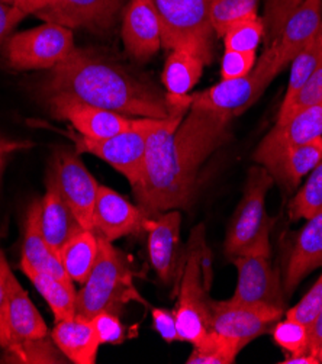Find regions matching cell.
<instances>
[{
  "label": "cell",
  "mask_w": 322,
  "mask_h": 364,
  "mask_svg": "<svg viewBox=\"0 0 322 364\" xmlns=\"http://www.w3.org/2000/svg\"><path fill=\"white\" fill-rule=\"evenodd\" d=\"M231 117L190 107L160 121L149 138L144 168L132 188L139 208L150 216L188 208L199 170L230 138Z\"/></svg>",
  "instance_id": "cell-1"
},
{
  "label": "cell",
  "mask_w": 322,
  "mask_h": 364,
  "mask_svg": "<svg viewBox=\"0 0 322 364\" xmlns=\"http://www.w3.org/2000/svg\"><path fill=\"white\" fill-rule=\"evenodd\" d=\"M45 97L67 95L92 106L131 118L168 119L177 114L167 95L151 82L96 51L76 48L50 70L43 85Z\"/></svg>",
  "instance_id": "cell-2"
},
{
  "label": "cell",
  "mask_w": 322,
  "mask_h": 364,
  "mask_svg": "<svg viewBox=\"0 0 322 364\" xmlns=\"http://www.w3.org/2000/svg\"><path fill=\"white\" fill-rule=\"evenodd\" d=\"M274 180L260 164L248 170L242 198L231 218L225 238V254L270 257V232L274 218L266 212V199Z\"/></svg>",
  "instance_id": "cell-3"
},
{
  "label": "cell",
  "mask_w": 322,
  "mask_h": 364,
  "mask_svg": "<svg viewBox=\"0 0 322 364\" xmlns=\"http://www.w3.org/2000/svg\"><path fill=\"white\" fill-rule=\"evenodd\" d=\"M129 299H139V296L132 287L127 260L111 241L99 237L96 263L77 292L76 316L92 319L103 311L118 314Z\"/></svg>",
  "instance_id": "cell-4"
},
{
  "label": "cell",
  "mask_w": 322,
  "mask_h": 364,
  "mask_svg": "<svg viewBox=\"0 0 322 364\" xmlns=\"http://www.w3.org/2000/svg\"><path fill=\"white\" fill-rule=\"evenodd\" d=\"M202 227L192 232L182 270L177 308L174 309L178 340L199 344L210 333V299L203 274L205 240Z\"/></svg>",
  "instance_id": "cell-5"
},
{
  "label": "cell",
  "mask_w": 322,
  "mask_h": 364,
  "mask_svg": "<svg viewBox=\"0 0 322 364\" xmlns=\"http://www.w3.org/2000/svg\"><path fill=\"white\" fill-rule=\"evenodd\" d=\"M279 73L276 51L273 47H266L263 55L248 75L221 80L218 85L192 95L190 107L206 109L235 118L259 100Z\"/></svg>",
  "instance_id": "cell-6"
},
{
  "label": "cell",
  "mask_w": 322,
  "mask_h": 364,
  "mask_svg": "<svg viewBox=\"0 0 322 364\" xmlns=\"http://www.w3.org/2000/svg\"><path fill=\"white\" fill-rule=\"evenodd\" d=\"M163 119L132 118L131 125L109 138L95 139L86 136H73L76 150L89 153L118 170L127 177L131 188H134L144 168L149 138Z\"/></svg>",
  "instance_id": "cell-7"
},
{
  "label": "cell",
  "mask_w": 322,
  "mask_h": 364,
  "mask_svg": "<svg viewBox=\"0 0 322 364\" xmlns=\"http://www.w3.org/2000/svg\"><path fill=\"white\" fill-rule=\"evenodd\" d=\"M161 25V43L167 50L190 46L212 60L213 28L209 0H153Z\"/></svg>",
  "instance_id": "cell-8"
},
{
  "label": "cell",
  "mask_w": 322,
  "mask_h": 364,
  "mask_svg": "<svg viewBox=\"0 0 322 364\" xmlns=\"http://www.w3.org/2000/svg\"><path fill=\"white\" fill-rule=\"evenodd\" d=\"M77 47L73 29L44 22V25L12 35L6 40V57L16 70H51Z\"/></svg>",
  "instance_id": "cell-9"
},
{
  "label": "cell",
  "mask_w": 322,
  "mask_h": 364,
  "mask_svg": "<svg viewBox=\"0 0 322 364\" xmlns=\"http://www.w3.org/2000/svg\"><path fill=\"white\" fill-rule=\"evenodd\" d=\"M79 154L77 150L57 149L51 157L48 173L54 177L63 199L79 224L85 230H93V209L100 185Z\"/></svg>",
  "instance_id": "cell-10"
},
{
  "label": "cell",
  "mask_w": 322,
  "mask_h": 364,
  "mask_svg": "<svg viewBox=\"0 0 322 364\" xmlns=\"http://www.w3.org/2000/svg\"><path fill=\"white\" fill-rule=\"evenodd\" d=\"M281 315L283 309L274 306L210 301V331L245 347L270 333Z\"/></svg>",
  "instance_id": "cell-11"
},
{
  "label": "cell",
  "mask_w": 322,
  "mask_h": 364,
  "mask_svg": "<svg viewBox=\"0 0 322 364\" xmlns=\"http://www.w3.org/2000/svg\"><path fill=\"white\" fill-rule=\"evenodd\" d=\"M129 0H51L35 16L70 29L103 32L114 26Z\"/></svg>",
  "instance_id": "cell-12"
},
{
  "label": "cell",
  "mask_w": 322,
  "mask_h": 364,
  "mask_svg": "<svg viewBox=\"0 0 322 364\" xmlns=\"http://www.w3.org/2000/svg\"><path fill=\"white\" fill-rule=\"evenodd\" d=\"M238 272V282L231 302L245 305H267L283 309L284 292L279 273L273 269L270 257L240 256L232 257Z\"/></svg>",
  "instance_id": "cell-13"
},
{
  "label": "cell",
  "mask_w": 322,
  "mask_h": 364,
  "mask_svg": "<svg viewBox=\"0 0 322 364\" xmlns=\"http://www.w3.org/2000/svg\"><path fill=\"white\" fill-rule=\"evenodd\" d=\"M47 100L54 118L68 121L79 135L86 138L103 139L114 136L125 131L132 122L131 117L87 105L67 95L50 96Z\"/></svg>",
  "instance_id": "cell-14"
},
{
  "label": "cell",
  "mask_w": 322,
  "mask_h": 364,
  "mask_svg": "<svg viewBox=\"0 0 322 364\" xmlns=\"http://www.w3.org/2000/svg\"><path fill=\"white\" fill-rule=\"evenodd\" d=\"M149 218L147 212L134 206L115 191L99 186L93 209V230L99 237L112 242L134 232L144 231Z\"/></svg>",
  "instance_id": "cell-15"
},
{
  "label": "cell",
  "mask_w": 322,
  "mask_h": 364,
  "mask_svg": "<svg viewBox=\"0 0 322 364\" xmlns=\"http://www.w3.org/2000/svg\"><path fill=\"white\" fill-rule=\"evenodd\" d=\"M182 213L177 209L150 216L144 231L149 232V254L153 269L164 283L176 282L181 273L178 237Z\"/></svg>",
  "instance_id": "cell-16"
},
{
  "label": "cell",
  "mask_w": 322,
  "mask_h": 364,
  "mask_svg": "<svg viewBox=\"0 0 322 364\" xmlns=\"http://www.w3.org/2000/svg\"><path fill=\"white\" fill-rule=\"evenodd\" d=\"M122 41L135 60L147 61L163 47L153 0H129L122 12Z\"/></svg>",
  "instance_id": "cell-17"
},
{
  "label": "cell",
  "mask_w": 322,
  "mask_h": 364,
  "mask_svg": "<svg viewBox=\"0 0 322 364\" xmlns=\"http://www.w3.org/2000/svg\"><path fill=\"white\" fill-rule=\"evenodd\" d=\"M319 136H322V103L298 112L280 125H274L259 144L253 159L264 167L289 147Z\"/></svg>",
  "instance_id": "cell-18"
},
{
  "label": "cell",
  "mask_w": 322,
  "mask_h": 364,
  "mask_svg": "<svg viewBox=\"0 0 322 364\" xmlns=\"http://www.w3.org/2000/svg\"><path fill=\"white\" fill-rule=\"evenodd\" d=\"M208 63L210 58L195 47L185 46L171 50L163 70V85L176 111H188L190 107V95L188 93L199 82Z\"/></svg>",
  "instance_id": "cell-19"
},
{
  "label": "cell",
  "mask_w": 322,
  "mask_h": 364,
  "mask_svg": "<svg viewBox=\"0 0 322 364\" xmlns=\"http://www.w3.org/2000/svg\"><path fill=\"white\" fill-rule=\"evenodd\" d=\"M322 26V0H304L283 25L276 41L269 46L276 51L277 68L281 71L302 51Z\"/></svg>",
  "instance_id": "cell-20"
},
{
  "label": "cell",
  "mask_w": 322,
  "mask_h": 364,
  "mask_svg": "<svg viewBox=\"0 0 322 364\" xmlns=\"http://www.w3.org/2000/svg\"><path fill=\"white\" fill-rule=\"evenodd\" d=\"M0 276L4 279L6 289L12 331L16 343L21 340L41 338L48 336L45 321L29 299L26 290L22 287L15 273L11 270L2 248H0Z\"/></svg>",
  "instance_id": "cell-21"
},
{
  "label": "cell",
  "mask_w": 322,
  "mask_h": 364,
  "mask_svg": "<svg viewBox=\"0 0 322 364\" xmlns=\"http://www.w3.org/2000/svg\"><path fill=\"white\" fill-rule=\"evenodd\" d=\"M319 267H322V212L309 218L298 235L286 267L284 295L291 296L299 283Z\"/></svg>",
  "instance_id": "cell-22"
},
{
  "label": "cell",
  "mask_w": 322,
  "mask_h": 364,
  "mask_svg": "<svg viewBox=\"0 0 322 364\" xmlns=\"http://www.w3.org/2000/svg\"><path fill=\"white\" fill-rule=\"evenodd\" d=\"M41 227L50 250L58 257L65 242L83 227L63 199L54 177L47 173V192L41 202Z\"/></svg>",
  "instance_id": "cell-23"
},
{
  "label": "cell",
  "mask_w": 322,
  "mask_h": 364,
  "mask_svg": "<svg viewBox=\"0 0 322 364\" xmlns=\"http://www.w3.org/2000/svg\"><path fill=\"white\" fill-rule=\"evenodd\" d=\"M41 210L40 202H33L26 213L25 235L22 244L21 267H32L38 272L53 274L64 282L73 283L67 272L64 270L60 259L50 250L41 227Z\"/></svg>",
  "instance_id": "cell-24"
},
{
  "label": "cell",
  "mask_w": 322,
  "mask_h": 364,
  "mask_svg": "<svg viewBox=\"0 0 322 364\" xmlns=\"http://www.w3.org/2000/svg\"><path fill=\"white\" fill-rule=\"evenodd\" d=\"M322 160V136L309 142L294 145L273 159L264 168L272 174L273 180L286 191L292 192Z\"/></svg>",
  "instance_id": "cell-25"
},
{
  "label": "cell",
  "mask_w": 322,
  "mask_h": 364,
  "mask_svg": "<svg viewBox=\"0 0 322 364\" xmlns=\"http://www.w3.org/2000/svg\"><path fill=\"white\" fill-rule=\"evenodd\" d=\"M51 338L61 353L76 364H95L102 346L92 321L79 316L55 321Z\"/></svg>",
  "instance_id": "cell-26"
},
{
  "label": "cell",
  "mask_w": 322,
  "mask_h": 364,
  "mask_svg": "<svg viewBox=\"0 0 322 364\" xmlns=\"http://www.w3.org/2000/svg\"><path fill=\"white\" fill-rule=\"evenodd\" d=\"M99 235L93 230H80L61 248L58 259L73 282L83 284L97 259Z\"/></svg>",
  "instance_id": "cell-27"
},
{
  "label": "cell",
  "mask_w": 322,
  "mask_h": 364,
  "mask_svg": "<svg viewBox=\"0 0 322 364\" xmlns=\"http://www.w3.org/2000/svg\"><path fill=\"white\" fill-rule=\"evenodd\" d=\"M41 296L50 305L55 321L71 319L76 316L77 292L73 283L64 282L53 274L38 272L32 267H21Z\"/></svg>",
  "instance_id": "cell-28"
},
{
  "label": "cell",
  "mask_w": 322,
  "mask_h": 364,
  "mask_svg": "<svg viewBox=\"0 0 322 364\" xmlns=\"http://www.w3.org/2000/svg\"><path fill=\"white\" fill-rule=\"evenodd\" d=\"M322 61V26L316 32L313 38L302 48V51L292 60L291 65V77L286 89L284 99L281 102L288 103L296 92L308 82V79L313 75V71Z\"/></svg>",
  "instance_id": "cell-29"
},
{
  "label": "cell",
  "mask_w": 322,
  "mask_h": 364,
  "mask_svg": "<svg viewBox=\"0 0 322 364\" xmlns=\"http://www.w3.org/2000/svg\"><path fill=\"white\" fill-rule=\"evenodd\" d=\"M5 353L8 363H67L68 360L48 336L21 340Z\"/></svg>",
  "instance_id": "cell-30"
},
{
  "label": "cell",
  "mask_w": 322,
  "mask_h": 364,
  "mask_svg": "<svg viewBox=\"0 0 322 364\" xmlns=\"http://www.w3.org/2000/svg\"><path fill=\"white\" fill-rule=\"evenodd\" d=\"M193 347V353L186 360L188 364H232L244 348L238 343L212 331Z\"/></svg>",
  "instance_id": "cell-31"
},
{
  "label": "cell",
  "mask_w": 322,
  "mask_h": 364,
  "mask_svg": "<svg viewBox=\"0 0 322 364\" xmlns=\"http://www.w3.org/2000/svg\"><path fill=\"white\" fill-rule=\"evenodd\" d=\"M322 212V160L309 173L306 183L289 205L292 221L309 220Z\"/></svg>",
  "instance_id": "cell-32"
},
{
  "label": "cell",
  "mask_w": 322,
  "mask_h": 364,
  "mask_svg": "<svg viewBox=\"0 0 322 364\" xmlns=\"http://www.w3.org/2000/svg\"><path fill=\"white\" fill-rule=\"evenodd\" d=\"M260 0H212L209 4V18L213 32L222 36L235 22L257 15Z\"/></svg>",
  "instance_id": "cell-33"
},
{
  "label": "cell",
  "mask_w": 322,
  "mask_h": 364,
  "mask_svg": "<svg viewBox=\"0 0 322 364\" xmlns=\"http://www.w3.org/2000/svg\"><path fill=\"white\" fill-rule=\"evenodd\" d=\"M225 50L254 51L264 38V22L259 15L232 23L222 35Z\"/></svg>",
  "instance_id": "cell-34"
},
{
  "label": "cell",
  "mask_w": 322,
  "mask_h": 364,
  "mask_svg": "<svg viewBox=\"0 0 322 364\" xmlns=\"http://www.w3.org/2000/svg\"><path fill=\"white\" fill-rule=\"evenodd\" d=\"M319 103H322V61L308 82L296 92V95L288 103H283L280 106L276 125L286 122L298 112Z\"/></svg>",
  "instance_id": "cell-35"
},
{
  "label": "cell",
  "mask_w": 322,
  "mask_h": 364,
  "mask_svg": "<svg viewBox=\"0 0 322 364\" xmlns=\"http://www.w3.org/2000/svg\"><path fill=\"white\" fill-rule=\"evenodd\" d=\"M272 336L274 343L288 353V355L308 353V326L294 318L286 316L284 321H277Z\"/></svg>",
  "instance_id": "cell-36"
},
{
  "label": "cell",
  "mask_w": 322,
  "mask_h": 364,
  "mask_svg": "<svg viewBox=\"0 0 322 364\" xmlns=\"http://www.w3.org/2000/svg\"><path fill=\"white\" fill-rule=\"evenodd\" d=\"M304 4V0H266L264 9V43L272 46L279 36L283 25L294 11Z\"/></svg>",
  "instance_id": "cell-37"
},
{
  "label": "cell",
  "mask_w": 322,
  "mask_h": 364,
  "mask_svg": "<svg viewBox=\"0 0 322 364\" xmlns=\"http://www.w3.org/2000/svg\"><path fill=\"white\" fill-rule=\"evenodd\" d=\"M321 309H322V274L309 289V292L299 301V304H296L294 308L288 311L286 316L302 322L309 328V325L313 322V319L316 318Z\"/></svg>",
  "instance_id": "cell-38"
},
{
  "label": "cell",
  "mask_w": 322,
  "mask_h": 364,
  "mask_svg": "<svg viewBox=\"0 0 322 364\" xmlns=\"http://www.w3.org/2000/svg\"><path fill=\"white\" fill-rule=\"evenodd\" d=\"M257 57L254 51H234L225 50L221 64V80L238 79L254 68Z\"/></svg>",
  "instance_id": "cell-39"
},
{
  "label": "cell",
  "mask_w": 322,
  "mask_h": 364,
  "mask_svg": "<svg viewBox=\"0 0 322 364\" xmlns=\"http://www.w3.org/2000/svg\"><path fill=\"white\" fill-rule=\"evenodd\" d=\"M90 321L95 326L100 344H119L124 341L125 333L118 314L103 311L93 316Z\"/></svg>",
  "instance_id": "cell-40"
},
{
  "label": "cell",
  "mask_w": 322,
  "mask_h": 364,
  "mask_svg": "<svg viewBox=\"0 0 322 364\" xmlns=\"http://www.w3.org/2000/svg\"><path fill=\"white\" fill-rule=\"evenodd\" d=\"M15 344H16V338L12 331L8 295H6L4 279L0 276V347L4 350H9Z\"/></svg>",
  "instance_id": "cell-41"
},
{
  "label": "cell",
  "mask_w": 322,
  "mask_h": 364,
  "mask_svg": "<svg viewBox=\"0 0 322 364\" xmlns=\"http://www.w3.org/2000/svg\"><path fill=\"white\" fill-rule=\"evenodd\" d=\"M153 322H154V326H156V330L159 331V334L167 343L181 341V340H178L174 311H166V309L154 308L153 309Z\"/></svg>",
  "instance_id": "cell-42"
},
{
  "label": "cell",
  "mask_w": 322,
  "mask_h": 364,
  "mask_svg": "<svg viewBox=\"0 0 322 364\" xmlns=\"http://www.w3.org/2000/svg\"><path fill=\"white\" fill-rule=\"evenodd\" d=\"M15 6L0 4V46H2L11 33V31L25 18Z\"/></svg>",
  "instance_id": "cell-43"
},
{
  "label": "cell",
  "mask_w": 322,
  "mask_h": 364,
  "mask_svg": "<svg viewBox=\"0 0 322 364\" xmlns=\"http://www.w3.org/2000/svg\"><path fill=\"white\" fill-rule=\"evenodd\" d=\"M322 347V309L308 328V354L318 355Z\"/></svg>",
  "instance_id": "cell-44"
},
{
  "label": "cell",
  "mask_w": 322,
  "mask_h": 364,
  "mask_svg": "<svg viewBox=\"0 0 322 364\" xmlns=\"http://www.w3.org/2000/svg\"><path fill=\"white\" fill-rule=\"evenodd\" d=\"M32 144L28 141H18V139H11L4 135H0V167H2L5 159L19 150L31 149Z\"/></svg>",
  "instance_id": "cell-45"
},
{
  "label": "cell",
  "mask_w": 322,
  "mask_h": 364,
  "mask_svg": "<svg viewBox=\"0 0 322 364\" xmlns=\"http://www.w3.org/2000/svg\"><path fill=\"white\" fill-rule=\"evenodd\" d=\"M51 0H15V8L23 15H35L43 11Z\"/></svg>",
  "instance_id": "cell-46"
},
{
  "label": "cell",
  "mask_w": 322,
  "mask_h": 364,
  "mask_svg": "<svg viewBox=\"0 0 322 364\" xmlns=\"http://www.w3.org/2000/svg\"><path fill=\"white\" fill-rule=\"evenodd\" d=\"M280 363L281 364H319V360H318V357L306 353V354H299V355H288Z\"/></svg>",
  "instance_id": "cell-47"
},
{
  "label": "cell",
  "mask_w": 322,
  "mask_h": 364,
  "mask_svg": "<svg viewBox=\"0 0 322 364\" xmlns=\"http://www.w3.org/2000/svg\"><path fill=\"white\" fill-rule=\"evenodd\" d=\"M0 4H5V5L14 6V5H15V0H0Z\"/></svg>",
  "instance_id": "cell-48"
},
{
  "label": "cell",
  "mask_w": 322,
  "mask_h": 364,
  "mask_svg": "<svg viewBox=\"0 0 322 364\" xmlns=\"http://www.w3.org/2000/svg\"><path fill=\"white\" fill-rule=\"evenodd\" d=\"M316 357H318V360H319V363H322V347H321V350H319V351H318V355H316Z\"/></svg>",
  "instance_id": "cell-49"
},
{
  "label": "cell",
  "mask_w": 322,
  "mask_h": 364,
  "mask_svg": "<svg viewBox=\"0 0 322 364\" xmlns=\"http://www.w3.org/2000/svg\"><path fill=\"white\" fill-rule=\"evenodd\" d=\"M210 2H212V0H209V4H210Z\"/></svg>",
  "instance_id": "cell-50"
}]
</instances>
